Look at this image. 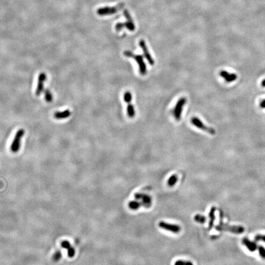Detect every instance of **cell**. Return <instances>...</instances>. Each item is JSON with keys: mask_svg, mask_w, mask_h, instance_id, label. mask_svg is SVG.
Segmentation results:
<instances>
[{"mask_svg": "<svg viewBox=\"0 0 265 265\" xmlns=\"http://www.w3.org/2000/svg\"><path fill=\"white\" fill-rule=\"evenodd\" d=\"M124 55L127 57H131L133 58L135 61L137 62V63L139 65V72L141 75L144 76L146 75L147 73V68L146 65L144 62V57L143 55H135L133 53H132L130 51H125L123 53Z\"/></svg>", "mask_w": 265, "mask_h": 265, "instance_id": "obj_1", "label": "cell"}, {"mask_svg": "<svg viewBox=\"0 0 265 265\" xmlns=\"http://www.w3.org/2000/svg\"><path fill=\"white\" fill-rule=\"evenodd\" d=\"M123 14L125 15V17L126 18L127 21H126V22H125V23H117L115 25L116 31H120L124 28H126L128 30H130L131 31H134L135 29V26L133 20L130 13L128 12V10H125L123 12Z\"/></svg>", "mask_w": 265, "mask_h": 265, "instance_id": "obj_2", "label": "cell"}, {"mask_svg": "<svg viewBox=\"0 0 265 265\" xmlns=\"http://www.w3.org/2000/svg\"><path fill=\"white\" fill-rule=\"evenodd\" d=\"M215 228L219 231H227L236 234H241L244 231V228L243 227L240 226H230L227 224H224L222 220H220V223L216 226Z\"/></svg>", "mask_w": 265, "mask_h": 265, "instance_id": "obj_3", "label": "cell"}, {"mask_svg": "<svg viewBox=\"0 0 265 265\" xmlns=\"http://www.w3.org/2000/svg\"><path fill=\"white\" fill-rule=\"evenodd\" d=\"M24 135L25 131L23 129H20L17 131L10 145V151L12 152L17 153L20 150L21 146V141Z\"/></svg>", "mask_w": 265, "mask_h": 265, "instance_id": "obj_4", "label": "cell"}, {"mask_svg": "<svg viewBox=\"0 0 265 265\" xmlns=\"http://www.w3.org/2000/svg\"><path fill=\"white\" fill-rule=\"evenodd\" d=\"M124 7L123 3H120L114 7H104L99 8L96 12L100 16L110 15L111 14H115L118 11L120 10Z\"/></svg>", "mask_w": 265, "mask_h": 265, "instance_id": "obj_5", "label": "cell"}, {"mask_svg": "<svg viewBox=\"0 0 265 265\" xmlns=\"http://www.w3.org/2000/svg\"><path fill=\"white\" fill-rule=\"evenodd\" d=\"M191 123L195 126H196L197 128H198L199 129H201L203 131H207V133H209L211 135H215V131L214 128L207 126L206 125H204L203 124V123L198 118L196 117H193L191 118Z\"/></svg>", "mask_w": 265, "mask_h": 265, "instance_id": "obj_6", "label": "cell"}, {"mask_svg": "<svg viewBox=\"0 0 265 265\" xmlns=\"http://www.w3.org/2000/svg\"><path fill=\"white\" fill-rule=\"evenodd\" d=\"M186 101H187L186 98L185 97H182V98H180L177 102L173 110V114L175 115L176 120L177 121L180 120L181 118V115L183 110V107L185 104Z\"/></svg>", "mask_w": 265, "mask_h": 265, "instance_id": "obj_7", "label": "cell"}, {"mask_svg": "<svg viewBox=\"0 0 265 265\" xmlns=\"http://www.w3.org/2000/svg\"><path fill=\"white\" fill-rule=\"evenodd\" d=\"M47 79V76L44 73H41L38 76V84L36 89L35 94L36 96H40L44 90V84Z\"/></svg>", "mask_w": 265, "mask_h": 265, "instance_id": "obj_8", "label": "cell"}, {"mask_svg": "<svg viewBox=\"0 0 265 265\" xmlns=\"http://www.w3.org/2000/svg\"><path fill=\"white\" fill-rule=\"evenodd\" d=\"M159 226L160 228L164 229L165 230H167L168 231L174 233H178L180 231L181 228L179 225H175V224H171L165 222H160L159 223Z\"/></svg>", "mask_w": 265, "mask_h": 265, "instance_id": "obj_9", "label": "cell"}, {"mask_svg": "<svg viewBox=\"0 0 265 265\" xmlns=\"http://www.w3.org/2000/svg\"><path fill=\"white\" fill-rule=\"evenodd\" d=\"M135 198L136 200H141L145 207H150L152 205V198L147 195L143 193H136Z\"/></svg>", "mask_w": 265, "mask_h": 265, "instance_id": "obj_10", "label": "cell"}, {"mask_svg": "<svg viewBox=\"0 0 265 265\" xmlns=\"http://www.w3.org/2000/svg\"><path fill=\"white\" fill-rule=\"evenodd\" d=\"M139 46L141 47V49H142V50H143V51L144 52V56L147 60V61L149 62V64L153 66L154 65V60L153 58L151 57V54H150V53H149V52L148 50V49H147V47L146 46L145 41L144 40L141 39L139 41Z\"/></svg>", "mask_w": 265, "mask_h": 265, "instance_id": "obj_11", "label": "cell"}, {"mask_svg": "<svg viewBox=\"0 0 265 265\" xmlns=\"http://www.w3.org/2000/svg\"><path fill=\"white\" fill-rule=\"evenodd\" d=\"M219 74L228 83L234 82L238 78V76H237V75L236 74H235V73H229L228 71H224V70L221 71L220 72Z\"/></svg>", "mask_w": 265, "mask_h": 265, "instance_id": "obj_12", "label": "cell"}, {"mask_svg": "<svg viewBox=\"0 0 265 265\" xmlns=\"http://www.w3.org/2000/svg\"><path fill=\"white\" fill-rule=\"evenodd\" d=\"M71 115V112L70 110L66 109L63 111H57L55 112L54 114V117L57 120H62L65 119L69 117Z\"/></svg>", "mask_w": 265, "mask_h": 265, "instance_id": "obj_13", "label": "cell"}, {"mask_svg": "<svg viewBox=\"0 0 265 265\" xmlns=\"http://www.w3.org/2000/svg\"><path fill=\"white\" fill-rule=\"evenodd\" d=\"M243 243L251 252L255 251L257 248V244L254 242L251 241L247 238H244L243 240Z\"/></svg>", "mask_w": 265, "mask_h": 265, "instance_id": "obj_14", "label": "cell"}, {"mask_svg": "<svg viewBox=\"0 0 265 265\" xmlns=\"http://www.w3.org/2000/svg\"><path fill=\"white\" fill-rule=\"evenodd\" d=\"M215 211H216V207H215L213 206V207H212L211 208L210 212H209V219H210L209 223V230L212 229V227H213V225H214V220H215Z\"/></svg>", "mask_w": 265, "mask_h": 265, "instance_id": "obj_15", "label": "cell"}, {"mask_svg": "<svg viewBox=\"0 0 265 265\" xmlns=\"http://www.w3.org/2000/svg\"><path fill=\"white\" fill-rule=\"evenodd\" d=\"M141 206H143V204L141 202L138 201V200L131 201L128 203V207H129V208L130 209L134 210V211L138 209Z\"/></svg>", "mask_w": 265, "mask_h": 265, "instance_id": "obj_16", "label": "cell"}, {"mask_svg": "<svg viewBox=\"0 0 265 265\" xmlns=\"http://www.w3.org/2000/svg\"><path fill=\"white\" fill-rule=\"evenodd\" d=\"M44 98L45 100L47 102H50L52 101L53 100V95L51 93V91H50L49 89L48 88H46L44 90Z\"/></svg>", "mask_w": 265, "mask_h": 265, "instance_id": "obj_17", "label": "cell"}, {"mask_svg": "<svg viewBox=\"0 0 265 265\" xmlns=\"http://www.w3.org/2000/svg\"><path fill=\"white\" fill-rule=\"evenodd\" d=\"M127 114L130 118H133L135 115V110L133 105L130 103L127 106Z\"/></svg>", "mask_w": 265, "mask_h": 265, "instance_id": "obj_18", "label": "cell"}, {"mask_svg": "<svg viewBox=\"0 0 265 265\" xmlns=\"http://www.w3.org/2000/svg\"><path fill=\"white\" fill-rule=\"evenodd\" d=\"M194 220L195 222L199 223H204L206 222V218L202 215L200 214H196L194 217Z\"/></svg>", "mask_w": 265, "mask_h": 265, "instance_id": "obj_19", "label": "cell"}, {"mask_svg": "<svg viewBox=\"0 0 265 265\" xmlns=\"http://www.w3.org/2000/svg\"><path fill=\"white\" fill-rule=\"evenodd\" d=\"M177 180H178V176L176 175H172L169 178L168 180V185L170 187H173L176 183Z\"/></svg>", "mask_w": 265, "mask_h": 265, "instance_id": "obj_20", "label": "cell"}, {"mask_svg": "<svg viewBox=\"0 0 265 265\" xmlns=\"http://www.w3.org/2000/svg\"><path fill=\"white\" fill-rule=\"evenodd\" d=\"M132 100V95L130 91H126L124 94V101L127 103L130 104Z\"/></svg>", "mask_w": 265, "mask_h": 265, "instance_id": "obj_21", "label": "cell"}, {"mask_svg": "<svg viewBox=\"0 0 265 265\" xmlns=\"http://www.w3.org/2000/svg\"><path fill=\"white\" fill-rule=\"evenodd\" d=\"M62 252H61V251H57V252L54 254L53 257H52V260H53L54 262H58V261L62 259Z\"/></svg>", "mask_w": 265, "mask_h": 265, "instance_id": "obj_22", "label": "cell"}, {"mask_svg": "<svg viewBox=\"0 0 265 265\" xmlns=\"http://www.w3.org/2000/svg\"><path fill=\"white\" fill-rule=\"evenodd\" d=\"M175 265H193V264L189 261H183V260H179L175 262Z\"/></svg>", "mask_w": 265, "mask_h": 265, "instance_id": "obj_23", "label": "cell"}, {"mask_svg": "<svg viewBox=\"0 0 265 265\" xmlns=\"http://www.w3.org/2000/svg\"><path fill=\"white\" fill-rule=\"evenodd\" d=\"M67 250H68V256L70 258H73L75 255V253H76L74 248L71 247Z\"/></svg>", "mask_w": 265, "mask_h": 265, "instance_id": "obj_24", "label": "cell"}, {"mask_svg": "<svg viewBox=\"0 0 265 265\" xmlns=\"http://www.w3.org/2000/svg\"><path fill=\"white\" fill-rule=\"evenodd\" d=\"M62 247L63 249H68L70 247H71V244L69 241H64L62 243Z\"/></svg>", "mask_w": 265, "mask_h": 265, "instance_id": "obj_25", "label": "cell"}, {"mask_svg": "<svg viewBox=\"0 0 265 265\" xmlns=\"http://www.w3.org/2000/svg\"><path fill=\"white\" fill-rule=\"evenodd\" d=\"M259 254H260V255L261 256V257L265 259V248L263 247H262V246H260V247H259Z\"/></svg>", "mask_w": 265, "mask_h": 265, "instance_id": "obj_26", "label": "cell"}, {"mask_svg": "<svg viewBox=\"0 0 265 265\" xmlns=\"http://www.w3.org/2000/svg\"><path fill=\"white\" fill-rule=\"evenodd\" d=\"M255 239L256 241H262L265 243V235H258L255 237Z\"/></svg>", "mask_w": 265, "mask_h": 265, "instance_id": "obj_27", "label": "cell"}, {"mask_svg": "<svg viewBox=\"0 0 265 265\" xmlns=\"http://www.w3.org/2000/svg\"><path fill=\"white\" fill-rule=\"evenodd\" d=\"M260 107L262 109H265V99H263L260 102Z\"/></svg>", "mask_w": 265, "mask_h": 265, "instance_id": "obj_28", "label": "cell"}, {"mask_svg": "<svg viewBox=\"0 0 265 265\" xmlns=\"http://www.w3.org/2000/svg\"><path fill=\"white\" fill-rule=\"evenodd\" d=\"M262 86L263 87H265V79H263L262 81Z\"/></svg>", "mask_w": 265, "mask_h": 265, "instance_id": "obj_29", "label": "cell"}]
</instances>
